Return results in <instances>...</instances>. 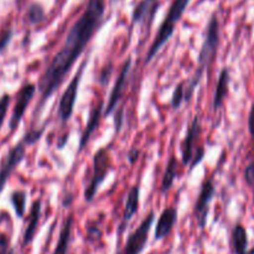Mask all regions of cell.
I'll return each mask as SVG.
<instances>
[{
	"instance_id": "obj_1",
	"label": "cell",
	"mask_w": 254,
	"mask_h": 254,
	"mask_svg": "<svg viewBox=\"0 0 254 254\" xmlns=\"http://www.w3.org/2000/svg\"><path fill=\"white\" fill-rule=\"evenodd\" d=\"M106 1L104 0H88L83 12L69 27L61 49L55 54L51 61L41 74L36 88L40 93V103L36 112L44 109V104L52 94L61 87L64 78L86 47L93 39L96 32L104 22ZM35 112V113H36Z\"/></svg>"
},
{
	"instance_id": "obj_2",
	"label": "cell",
	"mask_w": 254,
	"mask_h": 254,
	"mask_svg": "<svg viewBox=\"0 0 254 254\" xmlns=\"http://www.w3.org/2000/svg\"><path fill=\"white\" fill-rule=\"evenodd\" d=\"M218 45H220V22H218L217 15L213 14L206 26L205 37H203L202 45H201L200 52H198L197 68H196L195 74L189 79L188 84H186L185 102L188 103L193 97V93L200 84L206 68L215 61Z\"/></svg>"
},
{
	"instance_id": "obj_3",
	"label": "cell",
	"mask_w": 254,
	"mask_h": 254,
	"mask_svg": "<svg viewBox=\"0 0 254 254\" xmlns=\"http://www.w3.org/2000/svg\"><path fill=\"white\" fill-rule=\"evenodd\" d=\"M190 1L191 0H174V1L171 2L170 7H169L168 12H166L163 22H161L160 26H159L155 39H154L153 44L150 45L148 52H146L145 64H150L151 60L159 54V51L163 49L164 45L171 39V36L174 35V31H175L176 24H178V22L180 21L181 17H183L184 12L188 9Z\"/></svg>"
},
{
	"instance_id": "obj_4",
	"label": "cell",
	"mask_w": 254,
	"mask_h": 254,
	"mask_svg": "<svg viewBox=\"0 0 254 254\" xmlns=\"http://www.w3.org/2000/svg\"><path fill=\"white\" fill-rule=\"evenodd\" d=\"M112 170V158L109 149L107 146L99 148L94 153L93 163H92V176L88 185L84 189V200L92 202L98 192L102 184L106 181L109 171Z\"/></svg>"
},
{
	"instance_id": "obj_5",
	"label": "cell",
	"mask_w": 254,
	"mask_h": 254,
	"mask_svg": "<svg viewBox=\"0 0 254 254\" xmlns=\"http://www.w3.org/2000/svg\"><path fill=\"white\" fill-rule=\"evenodd\" d=\"M89 59H86L82 61V64H79L78 69H77L76 73L73 74L72 79L69 81V83L67 84L66 89L62 93L61 98L59 102V109H57V117H59L60 121L62 123H67V122L71 119L72 114H73L74 104L77 101V94H78L79 84H81L82 76H83V72L86 69V66L88 64Z\"/></svg>"
},
{
	"instance_id": "obj_6",
	"label": "cell",
	"mask_w": 254,
	"mask_h": 254,
	"mask_svg": "<svg viewBox=\"0 0 254 254\" xmlns=\"http://www.w3.org/2000/svg\"><path fill=\"white\" fill-rule=\"evenodd\" d=\"M155 221V213L151 211L143 221L140 225L128 236L124 247L122 248L118 254H140L145 248L148 243L149 233H150L153 223Z\"/></svg>"
},
{
	"instance_id": "obj_7",
	"label": "cell",
	"mask_w": 254,
	"mask_h": 254,
	"mask_svg": "<svg viewBox=\"0 0 254 254\" xmlns=\"http://www.w3.org/2000/svg\"><path fill=\"white\" fill-rule=\"evenodd\" d=\"M215 195L216 189L215 184H213V179H207V180H205L201 184L200 192H198V196L195 202V207H193V215H195L196 222H197V226L201 230L205 228L206 222H207L210 205Z\"/></svg>"
},
{
	"instance_id": "obj_8",
	"label": "cell",
	"mask_w": 254,
	"mask_h": 254,
	"mask_svg": "<svg viewBox=\"0 0 254 254\" xmlns=\"http://www.w3.org/2000/svg\"><path fill=\"white\" fill-rule=\"evenodd\" d=\"M25 154H26V144L21 139L19 143L15 144L7 151L5 158L2 159L1 165H0V193L4 191L7 180L15 171V169L22 163V160L25 159Z\"/></svg>"
},
{
	"instance_id": "obj_9",
	"label": "cell",
	"mask_w": 254,
	"mask_h": 254,
	"mask_svg": "<svg viewBox=\"0 0 254 254\" xmlns=\"http://www.w3.org/2000/svg\"><path fill=\"white\" fill-rule=\"evenodd\" d=\"M37 88L36 84L34 83H26L20 88V91L16 94V102L12 108L11 117L9 119V129L10 131H15L19 128L20 123H21L22 118L25 116L27 107L31 103L32 98H34L35 93H36Z\"/></svg>"
},
{
	"instance_id": "obj_10",
	"label": "cell",
	"mask_w": 254,
	"mask_h": 254,
	"mask_svg": "<svg viewBox=\"0 0 254 254\" xmlns=\"http://www.w3.org/2000/svg\"><path fill=\"white\" fill-rule=\"evenodd\" d=\"M160 5L161 0H140L131 12L133 24L141 30H146V34H149Z\"/></svg>"
},
{
	"instance_id": "obj_11",
	"label": "cell",
	"mask_w": 254,
	"mask_h": 254,
	"mask_svg": "<svg viewBox=\"0 0 254 254\" xmlns=\"http://www.w3.org/2000/svg\"><path fill=\"white\" fill-rule=\"evenodd\" d=\"M130 68H131V57H128V59L124 61V64H122L121 69H119V73L118 76H117L116 82H114V86L113 88H112L111 94H109L107 106L104 107L103 116L106 117L111 116V114L116 111L117 107H118L122 96H123L124 89H126L127 79H128Z\"/></svg>"
},
{
	"instance_id": "obj_12",
	"label": "cell",
	"mask_w": 254,
	"mask_h": 254,
	"mask_svg": "<svg viewBox=\"0 0 254 254\" xmlns=\"http://www.w3.org/2000/svg\"><path fill=\"white\" fill-rule=\"evenodd\" d=\"M201 134V123L200 118L195 116L189 124L188 130H186L185 139L181 144V159H183V165H190L191 160L193 156V150L196 146V140L198 139Z\"/></svg>"
},
{
	"instance_id": "obj_13",
	"label": "cell",
	"mask_w": 254,
	"mask_h": 254,
	"mask_svg": "<svg viewBox=\"0 0 254 254\" xmlns=\"http://www.w3.org/2000/svg\"><path fill=\"white\" fill-rule=\"evenodd\" d=\"M104 111V102L99 101L93 108L91 109L88 116V121H87L86 127H84V130L82 131V135L79 138V144H78V150L77 153H81V151L84 150V148L87 146V144L91 140V136L93 135L94 131L97 130V128L99 127V123H101L102 116H103Z\"/></svg>"
},
{
	"instance_id": "obj_14",
	"label": "cell",
	"mask_w": 254,
	"mask_h": 254,
	"mask_svg": "<svg viewBox=\"0 0 254 254\" xmlns=\"http://www.w3.org/2000/svg\"><path fill=\"white\" fill-rule=\"evenodd\" d=\"M139 201H140V186L134 185L133 188L128 191V195H127L126 206H124V211H123V217H122L121 225H119V228H118L119 236H122V233L126 231L127 226L129 225L131 218H133L134 216H135V213L138 212Z\"/></svg>"
},
{
	"instance_id": "obj_15",
	"label": "cell",
	"mask_w": 254,
	"mask_h": 254,
	"mask_svg": "<svg viewBox=\"0 0 254 254\" xmlns=\"http://www.w3.org/2000/svg\"><path fill=\"white\" fill-rule=\"evenodd\" d=\"M176 222H178V210L175 207H166L158 218L154 240L160 241L168 237L175 227Z\"/></svg>"
},
{
	"instance_id": "obj_16",
	"label": "cell",
	"mask_w": 254,
	"mask_h": 254,
	"mask_svg": "<svg viewBox=\"0 0 254 254\" xmlns=\"http://www.w3.org/2000/svg\"><path fill=\"white\" fill-rule=\"evenodd\" d=\"M41 207L42 201L41 198H37L32 202L31 207L29 211V217H27V225L25 228L24 236H22V246L26 247L34 241L35 235H36L37 227H39L40 218H41Z\"/></svg>"
},
{
	"instance_id": "obj_17",
	"label": "cell",
	"mask_w": 254,
	"mask_h": 254,
	"mask_svg": "<svg viewBox=\"0 0 254 254\" xmlns=\"http://www.w3.org/2000/svg\"><path fill=\"white\" fill-rule=\"evenodd\" d=\"M228 84H230V71H228L227 67H225V68H222V71L220 72L217 84H216V91L212 102V107L215 112H217L218 109L222 107L223 101H225L226 96H227L228 93Z\"/></svg>"
},
{
	"instance_id": "obj_18",
	"label": "cell",
	"mask_w": 254,
	"mask_h": 254,
	"mask_svg": "<svg viewBox=\"0 0 254 254\" xmlns=\"http://www.w3.org/2000/svg\"><path fill=\"white\" fill-rule=\"evenodd\" d=\"M72 226H73V215H69L64 220V226H62L61 231H60L59 241H57L54 254H68L69 243H71Z\"/></svg>"
},
{
	"instance_id": "obj_19",
	"label": "cell",
	"mask_w": 254,
	"mask_h": 254,
	"mask_svg": "<svg viewBox=\"0 0 254 254\" xmlns=\"http://www.w3.org/2000/svg\"><path fill=\"white\" fill-rule=\"evenodd\" d=\"M178 159L176 156L171 155L169 158L168 163H166L165 166V173H164L163 180H161V186L160 191L163 193H166L174 185V181L176 179V173H178Z\"/></svg>"
},
{
	"instance_id": "obj_20",
	"label": "cell",
	"mask_w": 254,
	"mask_h": 254,
	"mask_svg": "<svg viewBox=\"0 0 254 254\" xmlns=\"http://www.w3.org/2000/svg\"><path fill=\"white\" fill-rule=\"evenodd\" d=\"M233 247L236 254H246L248 248L247 231L242 225H236L232 232Z\"/></svg>"
},
{
	"instance_id": "obj_21",
	"label": "cell",
	"mask_w": 254,
	"mask_h": 254,
	"mask_svg": "<svg viewBox=\"0 0 254 254\" xmlns=\"http://www.w3.org/2000/svg\"><path fill=\"white\" fill-rule=\"evenodd\" d=\"M26 201H27V192L24 190H15L10 195V202H11L12 208L15 211L16 217L22 218L26 211Z\"/></svg>"
},
{
	"instance_id": "obj_22",
	"label": "cell",
	"mask_w": 254,
	"mask_h": 254,
	"mask_svg": "<svg viewBox=\"0 0 254 254\" xmlns=\"http://www.w3.org/2000/svg\"><path fill=\"white\" fill-rule=\"evenodd\" d=\"M45 9L39 2H32L26 11V20L30 25H37L45 20Z\"/></svg>"
},
{
	"instance_id": "obj_23",
	"label": "cell",
	"mask_w": 254,
	"mask_h": 254,
	"mask_svg": "<svg viewBox=\"0 0 254 254\" xmlns=\"http://www.w3.org/2000/svg\"><path fill=\"white\" fill-rule=\"evenodd\" d=\"M183 102H185V87H184V83L181 82L174 89L170 104L173 107V109H179L181 107V104H183Z\"/></svg>"
},
{
	"instance_id": "obj_24",
	"label": "cell",
	"mask_w": 254,
	"mask_h": 254,
	"mask_svg": "<svg viewBox=\"0 0 254 254\" xmlns=\"http://www.w3.org/2000/svg\"><path fill=\"white\" fill-rule=\"evenodd\" d=\"M45 128H46V127L42 126L40 129H31V130H29L26 134H25L22 140L25 141L26 145H32V144H35L40 138H41V135L45 131Z\"/></svg>"
},
{
	"instance_id": "obj_25",
	"label": "cell",
	"mask_w": 254,
	"mask_h": 254,
	"mask_svg": "<svg viewBox=\"0 0 254 254\" xmlns=\"http://www.w3.org/2000/svg\"><path fill=\"white\" fill-rule=\"evenodd\" d=\"M10 101H11V97L10 94L4 93L1 97H0V129H1L2 123L5 121V117H6L7 109H9Z\"/></svg>"
},
{
	"instance_id": "obj_26",
	"label": "cell",
	"mask_w": 254,
	"mask_h": 254,
	"mask_svg": "<svg viewBox=\"0 0 254 254\" xmlns=\"http://www.w3.org/2000/svg\"><path fill=\"white\" fill-rule=\"evenodd\" d=\"M12 39V30L6 29L0 31V54L5 50V47L9 45V42Z\"/></svg>"
},
{
	"instance_id": "obj_27",
	"label": "cell",
	"mask_w": 254,
	"mask_h": 254,
	"mask_svg": "<svg viewBox=\"0 0 254 254\" xmlns=\"http://www.w3.org/2000/svg\"><path fill=\"white\" fill-rule=\"evenodd\" d=\"M203 158H205V148H203V146H198V148L196 149V153L193 154L192 160H191L190 163V171H192L193 169L203 160Z\"/></svg>"
},
{
	"instance_id": "obj_28",
	"label": "cell",
	"mask_w": 254,
	"mask_h": 254,
	"mask_svg": "<svg viewBox=\"0 0 254 254\" xmlns=\"http://www.w3.org/2000/svg\"><path fill=\"white\" fill-rule=\"evenodd\" d=\"M245 180L250 186L254 188V160L251 161L245 170Z\"/></svg>"
},
{
	"instance_id": "obj_29",
	"label": "cell",
	"mask_w": 254,
	"mask_h": 254,
	"mask_svg": "<svg viewBox=\"0 0 254 254\" xmlns=\"http://www.w3.org/2000/svg\"><path fill=\"white\" fill-rule=\"evenodd\" d=\"M10 253V241L6 235L0 232V254Z\"/></svg>"
},
{
	"instance_id": "obj_30",
	"label": "cell",
	"mask_w": 254,
	"mask_h": 254,
	"mask_svg": "<svg viewBox=\"0 0 254 254\" xmlns=\"http://www.w3.org/2000/svg\"><path fill=\"white\" fill-rule=\"evenodd\" d=\"M87 235H88V238L91 241H97L102 237V232L97 226H88L87 227Z\"/></svg>"
},
{
	"instance_id": "obj_31",
	"label": "cell",
	"mask_w": 254,
	"mask_h": 254,
	"mask_svg": "<svg viewBox=\"0 0 254 254\" xmlns=\"http://www.w3.org/2000/svg\"><path fill=\"white\" fill-rule=\"evenodd\" d=\"M124 121V108H121L119 111H117L116 117H114V126H116V130H121L122 126H123Z\"/></svg>"
},
{
	"instance_id": "obj_32",
	"label": "cell",
	"mask_w": 254,
	"mask_h": 254,
	"mask_svg": "<svg viewBox=\"0 0 254 254\" xmlns=\"http://www.w3.org/2000/svg\"><path fill=\"white\" fill-rule=\"evenodd\" d=\"M111 73H112V66H108V67H104L103 71H102L101 76H99V83L101 84H107L109 81V77H111Z\"/></svg>"
},
{
	"instance_id": "obj_33",
	"label": "cell",
	"mask_w": 254,
	"mask_h": 254,
	"mask_svg": "<svg viewBox=\"0 0 254 254\" xmlns=\"http://www.w3.org/2000/svg\"><path fill=\"white\" fill-rule=\"evenodd\" d=\"M248 129H250L251 136H252L254 140V104L252 106V108H251L250 117H248Z\"/></svg>"
},
{
	"instance_id": "obj_34",
	"label": "cell",
	"mask_w": 254,
	"mask_h": 254,
	"mask_svg": "<svg viewBox=\"0 0 254 254\" xmlns=\"http://www.w3.org/2000/svg\"><path fill=\"white\" fill-rule=\"evenodd\" d=\"M127 158H128L129 163L133 165V164L135 163V161L138 160V158H139V150H138V149H130V151L128 153V156H127Z\"/></svg>"
},
{
	"instance_id": "obj_35",
	"label": "cell",
	"mask_w": 254,
	"mask_h": 254,
	"mask_svg": "<svg viewBox=\"0 0 254 254\" xmlns=\"http://www.w3.org/2000/svg\"><path fill=\"white\" fill-rule=\"evenodd\" d=\"M67 140H68V135H64V136H62V139H60V140L57 141V148H59V149H64V144L67 143Z\"/></svg>"
},
{
	"instance_id": "obj_36",
	"label": "cell",
	"mask_w": 254,
	"mask_h": 254,
	"mask_svg": "<svg viewBox=\"0 0 254 254\" xmlns=\"http://www.w3.org/2000/svg\"><path fill=\"white\" fill-rule=\"evenodd\" d=\"M246 254H254V247L252 248V250L250 251V252H247V253H246Z\"/></svg>"
},
{
	"instance_id": "obj_37",
	"label": "cell",
	"mask_w": 254,
	"mask_h": 254,
	"mask_svg": "<svg viewBox=\"0 0 254 254\" xmlns=\"http://www.w3.org/2000/svg\"><path fill=\"white\" fill-rule=\"evenodd\" d=\"M253 203H254V192H253Z\"/></svg>"
}]
</instances>
